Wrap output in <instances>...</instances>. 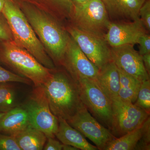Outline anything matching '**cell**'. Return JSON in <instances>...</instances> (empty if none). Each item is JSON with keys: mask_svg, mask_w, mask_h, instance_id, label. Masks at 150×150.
I'll return each mask as SVG.
<instances>
[{"mask_svg": "<svg viewBox=\"0 0 150 150\" xmlns=\"http://www.w3.org/2000/svg\"><path fill=\"white\" fill-rule=\"evenodd\" d=\"M16 1L56 67H63L70 38L64 25L35 6L23 0Z\"/></svg>", "mask_w": 150, "mask_h": 150, "instance_id": "obj_1", "label": "cell"}, {"mask_svg": "<svg viewBox=\"0 0 150 150\" xmlns=\"http://www.w3.org/2000/svg\"><path fill=\"white\" fill-rule=\"evenodd\" d=\"M53 70L42 86L51 112L57 118L67 120L84 105L78 84L67 70Z\"/></svg>", "mask_w": 150, "mask_h": 150, "instance_id": "obj_2", "label": "cell"}, {"mask_svg": "<svg viewBox=\"0 0 150 150\" xmlns=\"http://www.w3.org/2000/svg\"><path fill=\"white\" fill-rule=\"evenodd\" d=\"M2 13L8 22L15 43L28 51L46 68L55 69V64L35 35L16 0H5Z\"/></svg>", "mask_w": 150, "mask_h": 150, "instance_id": "obj_3", "label": "cell"}, {"mask_svg": "<svg viewBox=\"0 0 150 150\" xmlns=\"http://www.w3.org/2000/svg\"><path fill=\"white\" fill-rule=\"evenodd\" d=\"M0 61L15 74L28 79L36 87L43 85L54 70L41 64L32 54L14 41H0Z\"/></svg>", "mask_w": 150, "mask_h": 150, "instance_id": "obj_4", "label": "cell"}, {"mask_svg": "<svg viewBox=\"0 0 150 150\" xmlns=\"http://www.w3.org/2000/svg\"><path fill=\"white\" fill-rule=\"evenodd\" d=\"M67 23L81 30L103 38L110 21L101 0H88L74 7Z\"/></svg>", "mask_w": 150, "mask_h": 150, "instance_id": "obj_5", "label": "cell"}, {"mask_svg": "<svg viewBox=\"0 0 150 150\" xmlns=\"http://www.w3.org/2000/svg\"><path fill=\"white\" fill-rule=\"evenodd\" d=\"M75 81L78 84L81 100L84 105L97 121L111 131V100L93 80L87 78H79Z\"/></svg>", "mask_w": 150, "mask_h": 150, "instance_id": "obj_6", "label": "cell"}, {"mask_svg": "<svg viewBox=\"0 0 150 150\" xmlns=\"http://www.w3.org/2000/svg\"><path fill=\"white\" fill-rule=\"evenodd\" d=\"M27 111L30 125L54 138L59 127L58 118L51 112L42 86L37 87L23 106Z\"/></svg>", "mask_w": 150, "mask_h": 150, "instance_id": "obj_7", "label": "cell"}, {"mask_svg": "<svg viewBox=\"0 0 150 150\" xmlns=\"http://www.w3.org/2000/svg\"><path fill=\"white\" fill-rule=\"evenodd\" d=\"M64 26L81 51L99 70L112 61L110 47L104 38L81 30L68 23Z\"/></svg>", "mask_w": 150, "mask_h": 150, "instance_id": "obj_8", "label": "cell"}, {"mask_svg": "<svg viewBox=\"0 0 150 150\" xmlns=\"http://www.w3.org/2000/svg\"><path fill=\"white\" fill-rule=\"evenodd\" d=\"M111 101V132L116 138L139 128L150 116V113L132 103L124 101L118 97Z\"/></svg>", "mask_w": 150, "mask_h": 150, "instance_id": "obj_9", "label": "cell"}, {"mask_svg": "<svg viewBox=\"0 0 150 150\" xmlns=\"http://www.w3.org/2000/svg\"><path fill=\"white\" fill-rule=\"evenodd\" d=\"M67 121L93 142L98 150H104L108 144L116 138L109 129L94 118L85 106Z\"/></svg>", "mask_w": 150, "mask_h": 150, "instance_id": "obj_10", "label": "cell"}, {"mask_svg": "<svg viewBox=\"0 0 150 150\" xmlns=\"http://www.w3.org/2000/svg\"><path fill=\"white\" fill-rule=\"evenodd\" d=\"M63 68L74 80L87 78L95 81L100 70L90 61L70 36L64 58Z\"/></svg>", "mask_w": 150, "mask_h": 150, "instance_id": "obj_11", "label": "cell"}, {"mask_svg": "<svg viewBox=\"0 0 150 150\" xmlns=\"http://www.w3.org/2000/svg\"><path fill=\"white\" fill-rule=\"evenodd\" d=\"M139 18L131 21L110 22L104 36L110 47L138 44L140 38L149 33Z\"/></svg>", "mask_w": 150, "mask_h": 150, "instance_id": "obj_12", "label": "cell"}, {"mask_svg": "<svg viewBox=\"0 0 150 150\" xmlns=\"http://www.w3.org/2000/svg\"><path fill=\"white\" fill-rule=\"evenodd\" d=\"M112 61L118 69L141 82L150 79L144 67L142 56L134 48L127 44L110 47Z\"/></svg>", "mask_w": 150, "mask_h": 150, "instance_id": "obj_13", "label": "cell"}, {"mask_svg": "<svg viewBox=\"0 0 150 150\" xmlns=\"http://www.w3.org/2000/svg\"><path fill=\"white\" fill-rule=\"evenodd\" d=\"M110 22L131 21L139 18V11L147 0H101Z\"/></svg>", "mask_w": 150, "mask_h": 150, "instance_id": "obj_14", "label": "cell"}, {"mask_svg": "<svg viewBox=\"0 0 150 150\" xmlns=\"http://www.w3.org/2000/svg\"><path fill=\"white\" fill-rule=\"evenodd\" d=\"M94 81L110 100L118 97L120 78L118 68L113 61L100 70L96 80Z\"/></svg>", "mask_w": 150, "mask_h": 150, "instance_id": "obj_15", "label": "cell"}, {"mask_svg": "<svg viewBox=\"0 0 150 150\" xmlns=\"http://www.w3.org/2000/svg\"><path fill=\"white\" fill-rule=\"evenodd\" d=\"M53 16L62 24L69 21L74 8L71 0H23Z\"/></svg>", "mask_w": 150, "mask_h": 150, "instance_id": "obj_16", "label": "cell"}, {"mask_svg": "<svg viewBox=\"0 0 150 150\" xmlns=\"http://www.w3.org/2000/svg\"><path fill=\"white\" fill-rule=\"evenodd\" d=\"M59 127L55 137L64 144L69 145L81 150H97L86 139L81 132L73 128L67 120L59 118Z\"/></svg>", "mask_w": 150, "mask_h": 150, "instance_id": "obj_17", "label": "cell"}, {"mask_svg": "<svg viewBox=\"0 0 150 150\" xmlns=\"http://www.w3.org/2000/svg\"><path fill=\"white\" fill-rule=\"evenodd\" d=\"M30 125L25 109L23 106H16L6 112L0 120V133L15 135Z\"/></svg>", "mask_w": 150, "mask_h": 150, "instance_id": "obj_18", "label": "cell"}, {"mask_svg": "<svg viewBox=\"0 0 150 150\" xmlns=\"http://www.w3.org/2000/svg\"><path fill=\"white\" fill-rule=\"evenodd\" d=\"M13 136L21 150H43L47 139L43 132L30 125Z\"/></svg>", "mask_w": 150, "mask_h": 150, "instance_id": "obj_19", "label": "cell"}, {"mask_svg": "<svg viewBox=\"0 0 150 150\" xmlns=\"http://www.w3.org/2000/svg\"><path fill=\"white\" fill-rule=\"evenodd\" d=\"M118 69L120 78V89L118 97L124 101L134 103L142 82Z\"/></svg>", "mask_w": 150, "mask_h": 150, "instance_id": "obj_20", "label": "cell"}, {"mask_svg": "<svg viewBox=\"0 0 150 150\" xmlns=\"http://www.w3.org/2000/svg\"><path fill=\"white\" fill-rule=\"evenodd\" d=\"M142 126L112 140L108 144L103 150H134L142 136Z\"/></svg>", "mask_w": 150, "mask_h": 150, "instance_id": "obj_21", "label": "cell"}, {"mask_svg": "<svg viewBox=\"0 0 150 150\" xmlns=\"http://www.w3.org/2000/svg\"><path fill=\"white\" fill-rule=\"evenodd\" d=\"M16 95L13 88L6 83L0 84V112H6L16 107Z\"/></svg>", "mask_w": 150, "mask_h": 150, "instance_id": "obj_22", "label": "cell"}, {"mask_svg": "<svg viewBox=\"0 0 150 150\" xmlns=\"http://www.w3.org/2000/svg\"><path fill=\"white\" fill-rule=\"evenodd\" d=\"M134 104L150 113V79L142 82Z\"/></svg>", "mask_w": 150, "mask_h": 150, "instance_id": "obj_23", "label": "cell"}, {"mask_svg": "<svg viewBox=\"0 0 150 150\" xmlns=\"http://www.w3.org/2000/svg\"><path fill=\"white\" fill-rule=\"evenodd\" d=\"M135 150H150V118L145 121L142 126V136L136 146Z\"/></svg>", "mask_w": 150, "mask_h": 150, "instance_id": "obj_24", "label": "cell"}, {"mask_svg": "<svg viewBox=\"0 0 150 150\" xmlns=\"http://www.w3.org/2000/svg\"><path fill=\"white\" fill-rule=\"evenodd\" d=\"M31 82L28 79L6 69L0 65V83L17 82L30 84Z\"/></svg>", "mask_w": 150, "mask_h": 150, "instance_id": "obj_25", "label": "cell"}, {"mask_svg": "<svg viewBox=\"0 0 150 150\" xmlns=\"http://www.w3.org/2000/svg\"><path fill=\"white\" fill-rule=\"evenodd\" d=\"M0 150H21L13 135L0 133Z\"/></svg>", "mask_w": 150, "mask_h": 150, "instance_id": "obj_26", "label": "cell"}, {"mask_svg": "<svg viewBox=\"0 0 150 150\" xmlns=\"http://www.w3.org/2000/svg\"><path fill=\"white\" fill-rule=\"evenodd\" d=\"M14 41L8 22L2 13H0V41Z\"/></svg>", "mask_w": 150, "mask_h": 150, "instance_id": "obj_27", "label": "cell"}, {"mask_svg": "<svg viewBox=\"0 0 150 150\" xmlns=\"http://www.w3.org/2000/svg\"><path fill=\"white\" fill-rule=\"evenodd\" d=\"M139 18L148 32L150 31V0H147L140 8Z\"/></svg>", "mask_w": 150, "mask_h": 150, "instance_id": "obj_28", "label": "cell"}, {"mask_svg": "<svg viewBox=\"0 0 150 150\" xmlns=\"http://www.w3.org/2000/svg\"><path fill=\"white\" fill-rule=\"evenodd\" d=\"M138 44L139 45V54L142 56L150 54V35L147 33L140 38Z\"/></svg>", "mask_w": 150, "mask_h": 150, "instance_id": "obj_29", "label": "cell"}, {"mask_svg": "<svg viewBox=\"0 0 150 150\" xmlns=\"http://www.w3.org/2000/svg\"><path fill=\"white\" fill-rule=\"evenodd\" d=\"M47 143L45 144L43 149L45 150H62L63 144L53 138H47Z\"/></svg>", "mask_w": 150, "mask_h": 150, "instance_id": "obj_30", "label": "cell"}, {"mask_svg": "<svg viewBox=\"0 0 150 150\" xmlns=\"http://www.w3.org/2000/svg\"><path fill=\"white\" fill-rule=\"evenodd\" d=\"M142 58L145 69L150 76V54L143 55Z\"/></svg>", "mask_w": 150, "mask_h": 150, "instance_id": "obj_31", "label": "cell"}, {"mask_svg": "<svg viewBox=\"0 0 150 150\" xmlns=\"http://www.w3.org/2000/svg\"><path fill=\"white\" fill-rule=\"evenodd\" d=\"M88 1V0H71L73 5H74V7L80 6Z\"/></svg>", "mask_w": 150, "mask_h": 150, "instance_id": "obj_32", "label": "cell"}, {"mask_svg": "<svg viewBox=\"0 0 150 150\" xmlns=\"http://www.w3.org/2000/svg\"><path fill=\"white\" fill-rule=\"evenodd\" d=\"M64 150H79L77 148L69 145L64 144H63V149Z\"/></svg>", "mask_w": 150, "mask_h": 150, "instance_id": "obj_33", "label": "cell"}, {"mask_svg": "<svg viewBox=\"0 0 150 150\" xmlns=\"http://www.w3.org/2000/svg\"><path fill=\"white\" fill-rule=\"evenodd\" d=\"M4 3L5 0H0V13L2 12Z\"/></svg>", "mask_w": 150, "mask_h": 150, "instance_id": "obj_34", "label": "cell"}, {"mask_svg": "<svg viewBox=\"0 0 150 150\" xmlns=\"http://www.w3.org/2000/svg\"><path fill=\"white\" fill-rule=\"evenodd\" d=\"M6 112H0V120L3 118V116L5 115Z\"/></svg>", "mask_w": 150, "mask_h": 150, "instance_id": "obj_35", "label": "cell"}]
</instances>
